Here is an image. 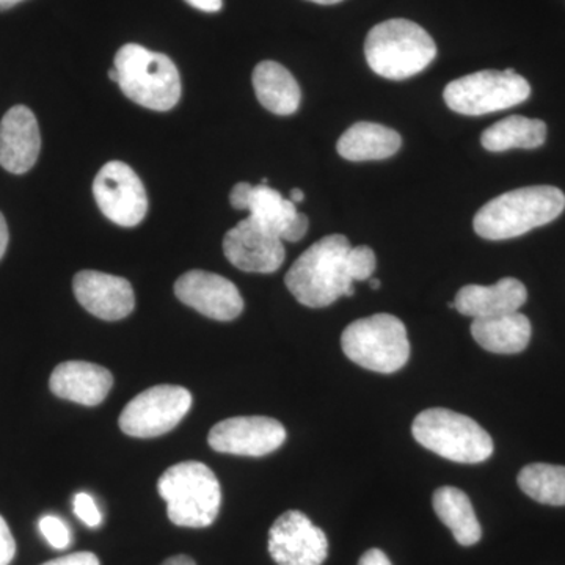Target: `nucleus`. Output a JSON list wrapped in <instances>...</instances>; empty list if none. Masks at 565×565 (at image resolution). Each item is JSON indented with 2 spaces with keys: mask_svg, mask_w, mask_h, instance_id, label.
Listing matches in <instances>:
<instances>
[{
  "mask_svg": "<svg viewBox=\"0 0 565 565\" xmlns=\"http://www.w3.org/2000/svg\"><path fill=\"white\" fill-rule=\"evenodd\" d=\"M50 386L51 392L61 399L95 407L109 396L114 375L99 364L65 362L55 367Z\"/></svg>",
  "mask_w": 565,
  "mask_h": 565,
  "instance_id": "18",
  "label": "nucleus"
},
{
  "mask_svg": "<svg viewBox=\"0 0 565 565\" xmlns=\"http://www.w3.org/2000/svg\"><path fill=\"white\" fill-rule=\"evenodd\" d=\"M546 140V125L542 120L512 115L494 122L481 136V145L487 151L503 152L512 148L534 150Z\"/></svg>",
  "mask_w": 565,
  "mask_h": 565,
  "instance_id": "24",
  "label": "nucleus"
},
{
  "mask_svg": "<svg viewBox=\"0 0 565 565\" xmlns=\"http://www.w3.org/2000/svg\"><path fill=\"white\" fill-rule=\"evenodd\" d=\"M289 200L294 204L302 203L305 200V193L300 191V189H292L291 193H289Z\"/></svg>",
  "mask_w": 565,
  "mask_h": 565,
  "instance_id": "35",
  "label": "nucleus"
},
{
  "mask_svg": "<svg viewBox=\"0 0 565 565\" xmlns=\"http://www.w3.org/2000/svg\"><path fill=\"white\" fill-rule=\"evenodd\" d=\"M526 299L525 285L516 278L508 277L492 286H463L457 292L455 310L468 318H490V316L519 311L525 305Z\"/></svg>",
  "mask_w": 565,
  "mask_h": 565,
  "instance_id": "19",
  "label": "nucleus"
},
{
  "mask_svg": "<svg viewBox=\"0 0 565 565\" xmlns=\"http://www.w3.org/2000/svg\"><path fill=\"white\" fill-rule=\"evenodd\" d=\"M17 555V542L3 516L0 515V565H10Z\"/></svg>",
  "mask_w": 565,
  "mask_h": 565,
  "instance_id": "29",
  "label": "nucleus"
},
{
  "mask_svg": "<svg viewBox=\"0 0 565 565\" xmlns=\"http://www.w3.org/2000/svg\"><path fill=\"white\" fill-rule=\"evenodd\" d=\"M253 88L259 104L275 115L296 114L302 102V92L291 73L280 63L266 61L253 71Z\"/></svg>",
  "mask_w": 565,
  "mask_h": 565,
  "instance_id": "22",
  "label": "nucleus"
},
{
  "mask_svg": "<svg viewBox=\"0 0 565 565\" xmlns=\"http://www.w3.org/2000/svg\"><path fill=\"white\" fill-rule=\"evenodd\" d=\"M93 195L103 214L117 225L131 228L147 217V191L128 163L107 162L96 174Z\"/></svg>",
  "mask_w": 565,
  "mask_h": 565,
  "instance_id": "10",
  "label": "nucleus"
},
{
  "mask_svg": "<svg viewBox=\"0 0 565 565\" xmlns=\"http://www.w3.org/2000/svg\"><path fill=\"white\" fill-rule=\"evenodd\" d=\"M77 302L103 321H120L136 308L131 282L117 275L82 270L73 280Z\"/></svg>",
  "mask_w": 565,
  "mask_h": 565,
  "instance_id": "15",
  "label": "nucleus"
},
{
  "mask_svg": "<svg viewBox=\"0 0 565 565\" xmlns=\"http://www.w3.org/2000/svg\"><path fill=\"white\" fill-rule=\"evenodd\" d=\"M174 294L182 303L214 321L239 318L244 300L233 281L217 274L191 270L174 282Z\"/></svg>",
  "mask_w": 565,
  "mask_h": 565,
  "instance_id": "13",
  "label": "nucleus"
},
{
  "mask_svg": "<svg viewBox=\"0 0 565 565\" xmlns=\"http://www.w3.org/2000/svg\"><path fill=\"white\" fill-rule=\"evenodd\" d=\"M10 234L9 226H7L6 217L0 212V259L6 255L7 247H9Z\"/></svg>",
  "mask_w": 565,
  "mask_h": 565,
  "instance_id": "33",
  "label": "nucleus"
},
{
  "mask_svg": "<svg viewBox=\"0 0 565 565\" xmlns=\"http://www.w3.org/2000/svg\"><path fill=\"white\" fill-rule=\"evenodd\" d=\"M74 514L87 526H102L103 514L95 500H93L92 494L81 492L74 497Z\"/></svg>",
  "mask_w": 565,
  "mask_h": 565,
  "instance_id": "28",
  "label": "nucleus"
},
{
  "mask_svg": "<svg viewBox=\"0 0 565 565\" xmlns=\"http://www.w3.org/2000/svg\"><path fill=\"white\" fill-rule=\"evenodd\" d=\"M530 95V82L515 70H486L449 82L444 99L456 114L479 117L519 106Z\"/></svg>",
  "mask_w": 565,
  "mask_h": 565,
  "instance_id": "8",
  "label": "nucleus"
},
{
  "mask_svg": "<svg viewBox=\"0 0 565 565\" xmlns=\"http://www.w3.org/2000/svg\"><path fill=\"white\" fill-rule=\"evenodd\" d=\"M21 2H24V0H0V10H9Z\"/></svg>",
  "mask_w": 565,
  "mask_h": 565,
  "instance_id": "36",
  "label": "nucleus"
},
{
  "mask_svg": "<svg viewBox=\"0 0 565 565\" xmlns=\"http://www.w3.org/2000/svg\"><path fill=\"white\" fill-rule=\"evenodd\" d=\"M352 245L343 234H330L305 250L286 274L285 282L297 302L326 308L355 294L349 269Z\"/></svg>",
  "mask_w": 565,
  "mask_h": 565,
  "instance_id": "1",
  "label": "nucleus"
},
{
  "mask_svg": "<svg viewBox=\"0 0 565 565\" xmlns=\"http://www.w3.org/2000/svg\"><path fill=\"white\" fill-rule=\"evenodd\" d=\"M114 66L121 92L145 109L167 111L180 103V73L166 54L129 43L117 52Z\"/></svg>",
  "mask_w": 565,
  "mask_h": 565,
  "instance_id": "4",
  "label": "nucleus"
},
{
  "mask_svg": "<svg viewBox=\"0 0 565 565\" xmlns=\"http://www.w3.org/2000/svg\"><path fill=\"white\" fill-rule=\"evenodd\" d=\"M433 504L435 514L451 530L457 544L471 546L481 541V525L467 493L456 487H440L435 490Z\"/></svg>",
  "mask_w": 565,
  "mask_h": 565,
  "instance_id": "23",
  "label": "nucleus"
},
{
  "mask_svg": "<svg viewBox=\"0 0 565 565\" xmlns=\"http://www.w3.org/2000/svg\"><path fill=\"white\" fill-rule=\"evenodd\" d=\"M399 134L377 122L360 121L340 137L337 151L345 161H384L399 151Z\"/></svg>",
  "mask_w": 565,
  "mask_h": 565,
  "instance_id": "20",
  "label": "nucleus"
},
{
  "mask_svg": "<svg viewBox=\"0 0 565 565\" xmlns=\"http://www.w3.org/2000/svg\"><path fill=\"white\" fill-rule=\"evenodd\" d=\"M308 2L319 3V6H334V3L343 2V0H308Z\"/></svg>",
  "mask_w": 565,
  "mask_h": 565,
  "instance_id": "37",
  "label": "nucleus"
},
{
  "mask_svg": "<svg viewBox=\"0 0 565 565\" xmlns=\"http://www.w3.org/2000/svg\"><path fill=\"white\" fill-rule=\"evenodd\" d=\"M223 253L234 267L253 274L277 273L286 256L282 241L267 233L250 217L225 234Z\"/></svg>",
  "mask_w": 565,
  "mask_h": 565,
  "instance_id": "14",
  "label": "nucleus"
},
{
  "mask_svg": "<svg viewBox=\"0 0 565 565\" xmlns=\"http://www.w3.org/2000/svg\"><path fill=\"white\" fill-rule=\"evenodd\" d=\"M359 565H392V563L382 550L373 548L364 553Z\"/></svg>",
  "mask_w": 565,
  "mask_h": 565,
  "instance_id": "31",
  "label": "nucleus"
},
{
  "mask_svg": "<svg viewBox=\"0 0 565 565\" xmlns=\"http://www.w3.org/2000/svg\"><path fill=\"white\" fill-rule=\"evenodd\" d=\"M41 565H102V563H99L98 556L93 555V553L79 552L57 557V559H52L50 563Z\"/></svg>",
  "mask_w": 565,
  "mask_h": 565,
  "instance_id": "30",
  "label": "nucleus"
},
{
  "mask_svg": "<svg viewBox=\"0 0 565 565\" xmlns=\"http://www.w3.org/2000/svg\"><path fill=\"white\" fill-rule=\"evenodd\" d=\"M161 565H196L195 561L192 559V557L185 556V555H178L169 557V559L166 561V563H162Z\"/></svg>",
  "mask_w": 565,
  "mask_h": 565,
  "instance_id": "34",
  "label": "nucleus"
},
{
  "mask_svg": "<svg viewBox=\"0 0 565 565\" xmlns=\"http://www.w3.org/2000/svg\"><path fill=\"white\" fill-rule=\"evenodd\" d=\"M39 527L40 533L43 534V537L46 539L47 544H50L52 548H68L71 544L70 527L66 526V523L63 522L62 519L55 515L41 516Z\"/></svg>",
  "mask_w": 565,
  "mask_h": 565,
  "instance_id": "27",
  "label": "nucleus"
},
{
  "mask_svg": "<svg viewBox=\"0 0 565 565\" xmlns=\"http://www.w3.org/2000/svg\"><path fill=\"white\" fill-rule=\"evenodd\" d=\"M367 65L379 76L404 81L422 73L437 55L433 36L408 20H388L375 25L364 41Z\"/></svg>",
  "mask_w": 565,
  "mask_h": 565,
  "instance_id": "3",
  "label": "nucleus"
},
{
  "mask_svg": "<svg viewBox=\"0 0 565 565\" xmlns=\"http://www.w3.org/2000/svg\"><path fill=\"white\" fill-rule=\"evenodd\" d=\"M245 211L250 212L248 217L267 233L288 243L302 239L310 226L307 215L297 211L291 200H286L280 192L263 182L252 185Z\"/></svg>",
  "mask_w": 565,
  "mask_h": 565,
  "instance_id": "17",
  "label": "nucleus"
},
{
  "mask_svg": "<svg viewBox=\"0 0 565 565\" xmlns=\"http://www.w3.org/2000/svg\"><path fill=\"white\" fill-rule=\"evenodd\" d=\"M341 348L353 363L381 374L397 373L411 359L404 322L386 313L349 323L341 337Z\"/></svg>",
  "mask_w": 565,
  "mask_h": 565,
  "instance_id": "7",
  "label": "nucleus"
},
{
  "mask_svg": "<svg viewBox=\"0 0 565 565\" xmlns=\"http://www.w3.org/2000/svg\"><path fill=\"white\" fill-rule=\"evenodd\" d=\"M286 440L280 422L267 416H236L212 427L210 446L223 455L263 457L273 455Z\"/></svg>",
  "mask_w": 565,
  "mask_h": 565,
  "instance_id": "12",
  "label": "nucleus"
},
{
  "mask_svg": "<svg viewBox=\"0 0 565 565\" xmlns=\"http://www.w3.org/2000/svg\"><path fill=\"white\" fill-rule=\"evenodd\" d=\"M520 489L541 504L565 505V467L550 463L526 465L516 478Z\"/></svg>",
  "mask_w": 565,
  "mask_h": 565,
  "instance_id": "25",
  "label": "nucleus"
},
{
  "mask_svg": "<svg viewBox=\"0 0 565 565\" xmlns=\"http://www.w3.org/2000/svg\"><path fill=\"white\" fill-rule=\"evenodd\" d=\"M565 210V195L553 185H531L505 192L476 212L473 228L487 241L523 236L556 221Z\"/></svg>",
  "mask_w": 565,
  "mask_h": 565,
  "instance_id": "2",
  "label": "nucleus"
},
{
  "mask_svg": "<svg viewBox=\"0 0 565 565\" xmlns=\"http://www.w3.org/2000/svg\"><path fill=\"white\" fill-rule=\"evenodd\" d=\"M185 2L192 6L193 9L204 11V13H217L223 6L222 0H185Z\"/></svg>",
  "mask_w": 565,
  "mask_h": 565,
  "instance_id": "32",
  "label": "nucleus"
},
{
  "mask_svg": "<svg viewBox=\"0 0 565 565\" xmlns=\"http://www.w3.org/2000/svg\"><path fill=\"white\" fill-rule=\"evenodd\" d=\"M269 553L278 565H322L329 539L303 512L288 511L270 527Z\"/></svg>",
  "mask_w": 565,
  "mask_h": 565,
  "instance_id": "11",
  "label": "nucleus"
},
{
  "mask_svg": "<svg viewBox=\"0 0 565 565\" xmlns=\"http://www.w3.org/2000/svg\"><path fill=\"white\" fill-rule=\"evenodd\" d=\"M377 259L373 248L367 245H359L352 247L349 252V269H351V277L353 281L370 280L373 277Z\"/></svg>",
  "mask_w": 565,
  "mask_h": 565,
  "instance_id": "26",
  "label": "nucleus"
},
{
  "mask_svg": "<svg viewBox=\"0 0 565 565\" xmlns=\"http://www.w3.org/2000/svg\"><path fill=\"white\" fill-rule=\"evenodd\" d=\"M158 490L167 501V514L173 525L207 527L221 512V482L202 462L173 465L159 479Z\"/></svg>",
  "mask_w": 565,
  "mask_h": 565,
  "instance_id": "5",
  "label": "nucleus"
},
{
  "mask_svg": "<svg viewBox=\"0 0 565 565\" xmlns=\"http://www.w3.org/2000/svg\"><path fill=\"white\" fill-rule=\"evenodd\" d=\"M109 79L114 81L115 84H118V79H120V76H118V71L115 68V66L114 68L109 70Z\"/></svg>",
  "mask_w": 565,
  "mask_h": 565,
  "instance_id": "38",
  "label": "nucleus"
},
{
  "mask_svg": "<svg viewBox=\"0 0 565 565\" xmlns=\"http://www.w3.org/2000/svg\"><path fill=\"white\" fill-rule=\"evenodd\" d=\"M471 334L476 343L486 351L514 355L525 351L531 341L530 319L525 315L514 311L490 316V318L473 319Z\"/></svg>",
  "mask_w": 565,
  "mask_h": 565,
  "instance_id": "21",
  "label": "nucleus"
},
{
  "mask_svg": "<svg viewBox=\"0 0 565 565\" xmlns=\"http://www.w3.org/2000/svg\"><path fill=\"white\" fill-rule=\"evenodd\" d=\"M39 121L25 106L11 107L0 121V166L7 172L24 174L40 156Z\"/></svg>",
  "mask_w": 565,
  "mask_h": 565,
  "instance_id": "16",
  "label": "nucleus"
},
{
  "mask_svg": "<svg viewBox=\"0 0 565 565\" xmlns=\"http://www.w3.org/2000/svg\"><path fill=\"white\" fill-rule=\"evenodd\" d=\"M412 434L424 448L457 463H481L493 455V440L470 416L448 408H427L416 416Z\"/></svg>",
  "mask_w": 565,
  "mask_h": 565,
  "instance_id": "6",
  "label": "nucleus"
},
{
  "mask_svg": "<svg viewBox=\"0 0 565 565\" xmlns=\"http://www.w3.org/2000/svg\"><path fill=\"white\" fill-rule=\"evenodd\" d=\"M192 407V394L177 385H158L145 390L126 405L120 429L129 437L154 438L170 433Z\"/></svg>",
  "mask_w": 565,
  "mask_h": 565,
  "instance_id": "9",
  "label": "nucleus"
},
{
  "mask_svg": "<svg viewBox=\"0 0 565 565\" xmlns=\"http://www.w3.org/2000/svg\"><path fill=\"white\" fill-rule=\"evenodd\" d=\"M370 286H371V288H373V289H379V288H381L382 282H381V281H379V280H377V278H373V277H371V278H370Z\"/></svg>",
  "mask_w": 565,
  "mask_h": 565,
  "instance_id": "39",
  "label": "nucleus"
}]
</instances>
